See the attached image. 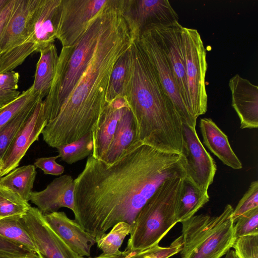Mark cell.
Listing matches in <instances>:
<instances>
[{
    "label": "cell",
    "mask_w": 258,
    "mask_h": 258,
    "mask_svg": "<svg viewBox=\"0 0 258 258\" xmlns=\"http://www.w3.org/2000/svg\"><path fill=\"white\" fill-rule=\"evenodd\" d=\"M21 94L18 90H9L0 87V108L17 98Z\"/></svg>",
    "instance_id": "cell-40"
},
{
    "label": "cell",
    "mask_w": 258,
    "mask_h": 258,
    "mask_svg": "<svg viewBox=\"0 0 258 258\" xmlns=\"http://www.w3.org/2000/svg\"><path fill=\"white\" fill-rule=\"evenodd\" d=\"M233 211L227 204L218 216L200 214L181 222V258H221L225 254L236 240Z\"/></svg>",
    "instance_id": "cell-6"
},
{
    "label": "cell",
    "mask_w": 258,
    "mask_h": 258,
    "mask_svg": "<svg viewBox=\"0 0 258 258\" xmlns=\"http://www.w3.org/2000/svg\"><path fill=\"white\" fill-rule=\"evenodd\" d=\"M258 208V181L252 182L247 191L233 209L232 219L234 222L244 213Z\"/></svg>",
    "instance_id": "cell-35"
},
{
    "label": "cell",
    "mask_w": 258,
    "mask_h": 258,
    "mask_svg": "<svg viewBox=\"0 0 258 258\" xmlns=\"http://www.w3.org/2000/svg\"><path fill=\"white\" fill-rule=\"evenodd\" d=\"M225 258H238V257L236 254L234 250H229L226 253Z\"/></svg>",
    "instance_id": "cell-43"
},
{
    "label": "cell",
    "mask_w": 258,
    "mask_h": 258,
    "mask_svg": "<svg viewBox=\"0 0 258 258\" xmlns=\"http://www.w3.org/2000/svg\"><path fill=\"white\" fill-rule=\"evenodd\" d=\"M182 27L178 21L169 24L152 25L145 30L151 31L165 54L182 99L188 110L185 61L181 41Z\"/></svg>",
    "instance_id": "cell-13"
},
{
    "label": "cell",
    "mask_w": 258,
    "mask_h": 258,
    "mask_svg": "<svg viewBox=\"0 0 258 258\" xmlns=\"http://www.w3.org/2000/svg\"><path fill=\"white\" fill-rule=\"evenodd\" d=\"M21 221L40 258H79L78 254L49 225L37 208L31 206Z\"/></svg>",
    "instance_id": "cell-12"
},
{
    "label": "cell",
    "mask_w": 258,
    "mask_h": 258,
    "mask_svg": "<svg viewBox=\"0 0 258 258\" xmlns=\"http://www.w3.org/2000/svg\"><path fill=\"white\" fill-rule=\"evenodd\" d=\"M136 252H130L126 250L124 251H119L117 253L112 254L103 255L101 254L99 256L94 257H85L79 256V258H129L133 255Z\"/></svg>",
    "instance_id": "cell-41"
},
{
    "label": "cell",
    "mask_w": 258,
    "mask_h": 258,
    "mask_svg": "<svg viewBox=\"0 0 258 258\" xmlns=\"http://www.w3.org/2000/svg\"><path fill=\"white\" fill-rule=\"evenodd\" d=\"M0 258H40L38 255L27 256L0 250Z\"/></svg>",
    "instance_id": "cell-42"
},
{
    "label": "cell",
    "mask_w": 258,
    "mask_h": 258,
    "mask_svg": "<svg viewBox=\"0 0 258 258\" xmlns=\"http://www.w3.org/2000/svg\"><path fill=\"white\" fill-rule=\"evenodd\" d=\"M41 99H42L33 101L0 128V160H2L17 134L29 117L38 102Z\"/></svg>",
    "instance_id": "cell-29"
},
{
    "label": "cell",
    "mask_w": 258,
    "mask_h": 258,
    "mask_svg": "<svg viewBox=\"0 0 258 258\" xmlns=\"http://www.w3.org/2000/svg\"><path fill=\"white\" fill-rule=\"evenodd\" d=\"M58 158V155L37 158L34 162V166L41 169L45 174L60 175L63 173L64 167L56 162Z\"/></svg>",
    "instance_id": "cell-37"
},
{
    "label": "cell",
    "mask_w": 258,
    "mask_h": 258,
    "mask_svg": "<svg viewBox=\"0 0 258 258\" xmlns=\"http://www.w3.org/2000/svg\"><path fill=\"white\" fill-rule=\"evenodd\" d=\"M9 0H0V11L7 4Z\"/></svg>",
    "instance_id": "cell-44"
},
{
    "label": "cell",
    "mask_w": 258,
    "mask_h": 258,
    "mask_svg": "<svg viewBox=\"0 0 258 258\" xmlns=\"http://www.w3.org/2000/svg\"><path fill=\"white\" fill-rule=\"evenodd\" d=\"M132 256H133V255H132ZM130 257H129V258H130Z\"/></svg>",
    "instance_id": "cell-46"
},
{
    "label": "cell",
    "mask_w": 258,
    "mask_h": 258,
    "mask_svg": "<svg viewBox=\"0 0 258 258\" xmlns=\"http://www.w3.org/2000/svg\"><path fill=\"white\" fill-rule=\"evenodd\" d=\"M120 10L134 40L150 25L178 21L167 0H120Z\"/></svg>",
    "instance_id": "cell-9"
},
{
    "label": "cell",
    "mask_w": 258,
    "mask_h": 258,
    "mask_svg": "<svg viewBox=\"0 0 258 258\" xmlns=\"http://www.w3.org/2000/svg\"><path fill=\"white\" fill-rule=\"evenodd\" d=\"M134 41L119 5H113L87 66L57 116L41 133L49 147L56 148L92 133L107 105L113 67Z\"/></svg>",
    "instance_id": "cell-2"
},
{
    "label": "cell",
    "mask_w": 258,
    "mask_h": 258,
    "mask_svg": "<svg viewBox=\"0 0 258 258\" xmlns=\"http://www.w3.org/2000/svg\"><path fill=\"white\" fill-rule=\"evenodd\" d=\"M258 208L250 210L240 216L234 225L235 239L258 234Z\"/></svg>",
    "instance_id": "cell-34"
},
{
    "label": "cell",
    "mask_w": 258,
    "mask_h": 258,
    "mask_svg": "<svg viewBox=\"0 0 258 258\" xmlns=\"http://www.w3.org/2000/svg\"><path fill=\"white\" fill-rule=\"evenodd\" d=\"M43 100H40L17 134L2 159L1 177L17 168L30 146L38 140L47 124Z\"/></svg>",
    "instance_id": "cell-14"
},
{
    "label": "cell",
    "mask_w": 258,
    "mask_h": 258,
    "mask_svg": "<svg viewBox=\"0 0 258 258\" xmlns=\"http://www.w3.org/2000/svg\"><path fill=\"white\" fill-rule=\"evenodd\" d=\"M131 60L130 47L119 58L113 67L107 93V104L118 98H125L131 75Z\"/></svg>",
    "instance_id": "cell-26"
},
{
    "label": "cell",
    "mask_w": 258,
    "mask_h": 258,
    "mask_svg": "<svg viewBox=\"0 0 258 258\" xmlns=\"http://www.w3.org/2000/svg\"><path fill=\"white\" fill-rule=\"evenodd\" d=\"M200 127L203 143L224 164L234 169L242 168L241 162L231 148L227 136L212 119L201 118Z\"/></svg>",
    "instance_id": "cell-21"
},
{
    "label": "cell",
    "mask_w": 258,
    "mask_h": 258,
    "mask_svg": "<svg viewBox=\"0 0 258 258\" xmlns=\"http://www.w3.org/2000/svg\"><path fill=\"white\" fill-rule=\"evenodd\" d=\"M43 215L51 228L79 256H90L91 248L96 243L95 237L83 229L75 220L70 219L64 212Z\"/></svg>",
    "instance_id": "cell-18"
},
{
    "label": "cell",
    "mask_w": 258,
    "mask_h": 258,
    "mask_svg": "<svg viewBox=\"0 0 258 258\" xmlns=\"http://www.w3.org/2000/svg\"><path fill=\"white\" fill-rule=\"evenodd\" d=\"M2 160H0V171H1V167H2ZM0 178H1V176H0Z\"/></svg>",
    "instance_id": "cell-45"
},
{
    "label": "cell",
    "mask_w": 258,
    "mask_h": 258,
    "mask_svg": "<svg viewBox=\"0 0 258 258\" xmlns=\"http://www.w3.org/2000/svg\"><path fill=\"white\" fill-rule=\"evenodd\" d=\"M40 57L36 64L34 80L31 86L41 98L46 97L54 76L58 55L53 43L39 51Z\"/></svg>",
    "instance_id": "cell-23"
},
{
    "label": "cell",
    "mask_w": 258,
    "mask_h": 258,
    "mask_svg": "<svg viewBox=\"0 0 258 258\" xmlns=\"http://www.w3.org/2000/svg\"><path fill=\"white\" fill-rule=\"evenodd\" d=\"M59 158L68 164H72L92 154L93 139L89 133L80 139L57 148Z\"/></svg>",
    "instance_id": "cell-28"
},
{
    "label": "cell",
    "mask_w": 258,
    "mask_h": 258,
    "mask_svg": "<svg viewBox=\"0 0 258 258\" xmlns=\"http://www.w3.org/2000/svg\"><path fill=\"white\" fill-rule=\"evenodd\" d=\"M185 166L182 154L140 140L111 164L91 155L74 179L75 220L96 239L119 222L132 227L163 181L186 176Z\"/></svg>",
    "instance_id": "cell-1"
},
{
    "label": "cell",
    "mask_w": 258,
    "mask_h": 258,
    "mask_svg": "<svg viewBox=\"0 0 258 258\" xmlns=\"http://www.w3.org/2000/svg\"><path fill=\"white\" fill-rule=\"evenodd\" d=\"M31 207L18 194L0 185V219L22 217Z\"/></svg>",
    "instance_id": "cell-30"
},
{
    "label": "cell",
    "mask_w": 258,
    "mask_h": 258,
    "mask_svg": "<svg viewBox=\"0 0 258 258\" xmlns=\"http://www.w3.org/2000/svg\"><path fill=\"white\" fill-rule=\"evenodd\" d=\"M138 140L135 119L128 108L119 120L112 141L102 161L108 164L113 163Z\"/></svg>",
    "instance_id": "cell-22"
},
{
    "label": "cell",
    "mask_w": 258,
    "mask_h": 258,
    "mask_svg": "<svg viewBox=\"0 0 258 258\" xmlns=\"http://www.w3.org/2000/svg\"><path fill=\"white\" fill-rule=\"evenodd\" d=\"M131 225L121 222L116 224L107 233L96 239L98 248L103 255L112 254L119 251L126 236L130 234Z\"/></svg>",
    "instance_id": "cell-31"
},
{
    "label": "cell",
    "mask_w": 258,
    "mask_h": 258,
    "mask_svg": "<svg viewBox=\"0 0 258 258\" xmlns=\"http://www.w3.org/2000/svg\"><path fill=\"white\" fill-rule=\"evenodd\" d=\"M21 218L13 217L0 219V236L38 255L35 244L23 224Z\"/></svg>",
    "instance_id": "cell-27"
},
{
    "label": "cell",
    "mask_w": 258,
    "mask_h": 258,
    "mask_svg": "<svg viewBox=\"0 0 258 258\" xmlns=\"http://www.w3.org/2000/svg\"><path fill=\"white\" fill-rule=\"evenodd\" d=\"M34 52H36L34 43L26 42L0 53V74L13 71Z\"/></svg>",
    "instance_id": "cell-32"
},
{
    "label": "cell",
    "mask_w": 258,
    "mask_h": 258,
    "mask_svg": "<svg viewBox=\"0 0 258 258\" xmlns=\"http://www.w3.org/2000/svg\"><path fill=\"white\" fill-rule=\"evenodd\" d=\"M232 247L238 258H258V234L236 239Z\"/></svg>",
    "instance_id": "cell-36"
},
{
    "label": "cell",
    "mask_w": 258,
    "mask_h": 258,
    "mask_svg": "<svg viewBox=\"0 0 258 258\" xmlns=\"http://www.w3.org/2000/svg\"><path fill=\"white\" fill-rule=\"evenodd\" d=\"M108 6L73 45L62 47L50 90L43 101L47 122L55 118L87 66L94 52L109 8Z\"/></svg>",
    "instance_id": "cell-4"
},
{
    "label": "cell",
    "mask_w": 258,
    "mask_h": 258,
    "mask_svg": "<svg viewBox=\"0 0 258 258\" xmlns=\"http://www.w3.org/2000/svg\"><path fill=\"white\" fill-rule=\"evenodd\" d=\"M37 2L15 0L0 40V53L27 41L31 16Z\"/></svg>",
    "instance_id": "cell-20"
},
{
    "label": "cell",
    "mask_w": 258,
    "mask_h": 258,
    "mask_svg": "<svg viewBox=\"0 0 258 258\" xmlns=\"http://www.w3.org/2000/svg\"><path fill=\"white\" fill-rule=\"evenodd\" d=\"M182 154L185 159L186 177L201 190L208 192L217 170L215 161L207 152L196 128L183 124Z\"/></svg>",
    "instance_id": "cell-11"
},
{
    "label": "cell",
    "mask_w": 258,
    "mask_h": 258,
    "mask_svg": "<svg viewBox=\"0 0 258 258\" xmlns=\"http://www.w3.org/2000/svg\"><path fill=\"white\" fill-rule=\"evenodd\" d=\"M20 75L14 71L0 74V87L6 90H17Z\"/></svg>",
    "instance_id": "cell-38"
},
{
    "label": "cell",
    "mask_w": 258,
    "mask_h": 258,
    "mask_svg": "<svg viewBox=\"0 0 258 258\" xmlns=\"http://www.w3.org/2000/svg\"><path fill=\"white\" fill-rule=\"evenodd\" d=\"M184 178H169L160 185L138 214L125 250L139 252L158 245L177 223L176 209Z\"/></svg>",
    "instance_id": "cell-5"
},
{
    "label": "cell",
    "mask_w": 258,
    "mask_h": 258,
    "mask_svg": "<svg viewBox=\"0 0 258 258\" xmlns=\"http://www.w3.org/2000/svg\"><path fill=\"white\" fill-rule=\"evenodd\" d=\"M62 0H38L32 13L29 36L25 42L34 43L36 52L56 39Z\"/></svg>",
    "instance_id": "cell-15"
},
{
    "label": "cell",
    "mask_w": 258,
    "mask_h": 258,
    "mask_svg": "<svg viewBox=\"0 0 258 258\" xmlns=\"http://www.w3.org/2000/svg\"><path fill=\"white\" fill-rule=\"evenodd\" d=\"M34 165L17 167L0 178V185L18 194L24 200L30 201L36 176Z\"/></svg>",
    "instance_id": "cell-25"
},
{
    "label": "cell",
    "mask_w": 258,
    "mask_h": 258,
    "mask_svg": "<svg viewBox=\"0 0 258 258\" xmlns=\"http://www.w3.org/2000/svg\"><path fill=\"white\" fill-rule=\"evenodd\" d=\"M129 108L124 97L107 104L95 128L92 132L93 150L92 155L102 160L112 141L119 120Z\"/></svg>",
    "instance_id": "cell-19"
},
{
    "label": "cell",
    "mask_w": 258,
    "mask_h": 258,
    "mask_svg": "<svg viewBox=\"0 0 258 258\" xmlns=\"http://www.w3.org/2000/svg\"><path fill=\"white\" fill-rule=\"evenodd\" d=\"M181 41L185 61L188 110L192 117L207 111L208 96L205 77L207 70L206 50L198 31L182 27Z\"/></svg>",
    "instance_id": "cell-7"
},
{
    "label": "cell",
    "mask_w": 258,
    "mask_h": 258,
    "mask_svg": "<svg viewBox=\"0 0 258 258\" xmlns=\"http://www.w3.org/2000/svg\"></svg>",
    "instance_id": "cell-47"
},
{
    "label": "cell",
    "mask_w": 258,
    "mask_h": 258,
    "mask_svg": "<svg viewBox=\"0 0 258 258\" xmlns=\"http://www.w3.org/2000/svg\"><path fill=\"white\" fill-rule=\"evenodd\" d=\"M231 92L232 106L240 121V128L258 127V87L238 74L229 82Z\"/></svg>",
    "instance_id": "cell-16"
},
{
    "label": "cell",
    "mask_w": 258,
    "mask_h": 258,
    "mask_svg": "<svg viewBox=\"0 0 258 258\" xmlns=\"http://www.w3.org/2000/svg\"><path fill=\"white\" fill-rule=\"evenodd\" d=\"M130 81L125 96L138 139L160 150L182 154L183 123L152 62L137 40L131 47Z\"/></svg>",
    "instance_id": "cell-3"
},
{
    "label": "cell",
    "mask_w": 258,
    "mask_h": 258,
    "mask_svg": "<svg viewBox=\"0 0 258 258\" xmlns=\"http://www.w3.org/2000/svg\"><path fill=\"white\" fill-rule=\"evenodd\" d=\"M136 40L138 41L154 66L160 82L182 123L196 128L197 120L192 117L186 107L168 60L151 31L145 30Z\"/></svg>",
    "instance_id": "cell-10"
},
{
    "label": "cell",
    "mask_w": 258,
    "mask_h": 258,
    "mask_svg": "<svg viewBox=\"0 0 258 258\" xmlns=\"http://www.w3.org/2000/svg\"><path fill=\"white\" fill-rule=\"evenodd\" d=\"M209 200L208 192L201 190L184 177L176 209L177 222H181L194 216Z\"/></svg>",
    "instance_id": "cell-24"
},
{
    "label": "cell",
    "mask_w": 258,
    "mask_h": 258,
    "mask_svg": "<svg viewBox=\"0 0 258 258\" xmlns=\"http://www.w3.org/2000/svg\"><path fill=\"white\" fill-rule=\"evenodd\" d=\"M42 99L31 86L5 106L0 108V128L19 114L33 101Z\"/></svg>",
    "instance_id": "cell-33"
},
{
    "label": "cell",
    "mask_w": 258,
    "mask_h": 258,
    "mask_svg": "<svg viewBox=\"0 0 258 258\" xmlns=\"http://www.w3.org/2000/svg\"><path fill=\"white\" fill-rule=\"evenodd\" d=\"M112 0H62L56 39L62 47L73 45Z\"/></svg>",
    "instance_id": "cell-8"
},
{
    "label": "cell",
    "mask_w": 258,
    "mask_h": 258,
    "mask_svg": "<svg viewBox=\"0 0 258 258\" xmlns=\"http://www.w3.org/2000/svg\"><path fill=\"white\" fill-rule=\"evenodd\" d=\"M15 0H9L0 11V40L8 20L11 15Z\"/></svg>",
    "instance_id": "cell-39"
},
{
    "label": "cell",
    "mask_w": 258,
    "mask_h": 258,
    "mask_svg": "<svg viewBox=\"0 0 258 258\" xmlns=\"http://www.w3.org/2000/svg\"><path fill=\"white\" fill-rule=\"evenodd\" d=\"M75 181L68 174L54 178L46 187L39 191H32L30 201L43 214L56 212L67 208L75 211Z\"/></svg>",
    "instance_id": "cell-17"
}]
</instances>
